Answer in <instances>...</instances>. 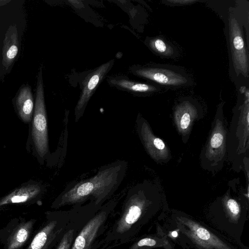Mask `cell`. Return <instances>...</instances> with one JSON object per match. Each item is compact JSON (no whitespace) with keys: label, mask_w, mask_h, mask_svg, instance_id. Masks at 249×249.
I'll return each instance as SVG.
<instances>
[{"label":"cell","mask_w":249,"mask_h":249,"mask_svg":"<svg viewBox=\"0 0 249 249\" xmlns=\"http://www.w3.org/2000/svg\"><path fill=\"white\" fill-rule=\"evenodd\" d=\"M180 231L196 245L205 249H231L218 237L197 222L189 218L177 217Z\"/></svg>","instance_id":"cell-7"},{"label":"cell","mask_w":249,"mask_h":249,"mask_svg":"<svg viewBox=\"0 0 249 249\" xmlns=\"http://www.w3.org/2000/svg\"><path fill=\"white\" fill-rule=\"evenodd\" d=\"M231 45L234 65L246 74L248 71V59L241 29L234 18L231 19Z\"/></svg>","instance_id":"cell-11"},{"label":"cell","mask_w":249,"mask_h":249,"mask_svg":"<svg viewBox=\"0 0 249 249\" xmlns=\"http://www.w3.org/2000/svg\"><path fill=\"white\" fill-rule=\"evenodd\" d=\"M127 166L126 161L117 160L102 166L90 178L69 183L53 201L51 208L80 205L89 200L100 208L120 186Z\"/></svg>","instance_id":"cell-1"},{"label":"cell","mask_w":249,"mask_h":249,"mask_svg":"<svg viewBox=\"0 0 249 249\" xmlns=\"http://www.w3.org/2000/svg\"><path fill=\"white\" fill-rule=\"evenodd\" d=\"M223 140V135L219 133H216L211 138V145L213 148H218L222 144Z\"/></svg>","instance_id":"cell-19"},{"label":"cell","mask_w":249,"mask_h":249,"mask_svg":"<svg viewBox=\"0 0 249 249\" xmlns=\"http://www.w3.org/2000/svg\"><path fill=\"white\" fill-rule=\"evenodd\" d=\"M47 220L26 249H51L65 232L66 224L55 213H47Z\"/></svg>","instance_id":"cell-8"},{"label":"cell","mask_w":249,"mask_h":249,"mask_svg":"<svg viewBox=\"0 0 249 249\" xmlns=\"http://www.w3.org/2000/svg\"><path fill=\"white\" fill-rule=\"evenodd\" d=\"M75 230L70 229L67 230L60 239L56 249H71L74 240Z\"/></svg>","instance_id":"cell-16"},{"label":"cell","mask_w":249,"mask_h":249,"mask_svg":"<svg viewBox=\"0 0 249 249\" xmlns=\"http://www.w3.org/2000/svg\"><path fill=\"white\" fill-rule=\"evenodd\" d=\"M130 71L134 75L167 89H178L192 82L184 71L178 67L161 64L135 65Z\"/></svg>","instance_id":"cell-3"},{"label":"cell","mask_w":249,"mask_h":249,"mask_svg":"<svg viewBox=\"0 0 249 249\" xmlns=\"http://www.w3.org/2000/svg\"><path fill=\"white\" fill-rule=\"evenodd\" d=\"M191 121L190 115L188 113H185L182 115L180 121V126L182 129L185 130L189 126Z\"/></svg>","instance_id":"cell-20"},{"label":"cell","mask_w":249,"mask_h":249,"mask_svg":"<svg viewBox=\"0 0 249 249\" xmlns=\"http://www.w3.org/2000/svg\"><path fill=\"white\" fill-rule=\"evenodd\" d=\"M107 83L110 86L118 90L127 92L138 96H145L160 90L158 85L142 83L129 79L124 75L109 77Z\"/></svg>","instance_id":"cell-10"},{"label":"cell","mask_w":249,"mask_h":249,"mask_svg":"<svg viewBox=\"0 0 249 249\" xmlns=\"http://www.w3.org/2000/svg\"><path fill=\"white\" fill-rule=\"evenodd\" d=\"M226 204L230 216L236 221L240 213V209L238 203L234 199L230 198L227 200Z\"/></svg>","instance_id":"cell-18"},{"label":"cell","mask_w":249,"mask_h":249,"mask_svg":"<svg viewBox=\"0 0 249 249\" xmlns=\"http://www.w3.org/2000/svg\"><path fill=\"white\" fill-rule=\"evenodd\" d=\"M116 204L115 200H110L105 204L100 212L88 221L77 235L71 249H90L99 230Z\"/></svg>","instance_id":"cell-9"},{"label":"cell","mask_w":249,"mask_h":249,"mask_svg":"<svg viewBox=\"0 0 249 249\" xmlns=\"http://www.w3.org/2000/svg\"><path fill=\"white\" fill-rule=\"evenodd\" d=\"M153 142L155 147L159 150H162L165 147V144L163 142L160 138H155Z\"/></svg>","instance_id":"cell-21"},{"label":"cell","mask_w":249,"mask_h":249,"mask_svg":"<svg viewBox=\"0 0 249 249\" xmlns=\"http://www.w3.org/2000/svg\"><path fill=\"white\" fill-rule=\"evenodd\" d=\"M169 2L172 4H189L191 2H195L194 0H168L167 2Z\"/></svg>","instance_id":"cell-22"},{"label":"cell","mask_w":249,"mask_h":249,"mask_svg":"<svg viewBox=\"0 0 249 249\" xmlns=\"http://www.w3.org/2000/svg\"><path fill=\"white\" fill-rule=\"evenodd\" d=\"M36 222L35 218L17 217L0 229V244L3 249H22L30 239Z\"/></svg>","instance_id":"cell-5"},{"label":"cell","mask_w":249,"mask_h":249,"mask_svg":"<svg viewBox=\"0 0 249 249\" xmlns=\"http://www.w3.org/2000/svg\"><path fill=\"white\" fill-rule=\"evenodd\" d=\"M18 32L16 24L11 25L5 34L2 50V64L7 70L15 60L18 52Z\"/></svg>","instance_id":"cell-13"},{"label":"cell","mask_w":249,"mask_h":249,"mask_svg":"<svg viewBox=\"0 0 249 249\" xmlns=\"http://www.w3.org/2000/svg\"><path fill=\"white\" fill-rule=\"evenodd\" d=\"M145 44L154 53L166 58H174L176 50L164 39L160 37H150L145 41Z\"/></svg>","instance_id":"cell-15"},{"label":"cell","mask_w":249,"mask_h":249,"mask_svg":"<svg viewBox=\"0 0 249 249\" xmlns=\"http://www.w3.org/2000/svg\"><path fill=\"white\" fill-rule=\"evenodd\" d=\"M114 64L110 60L86 74L81 81V92L74 108V121L77 123L84 115L90 98Z\"/></svg>","instance_id":"cell-6"},{"label":"cell","mask_w":249,"mask_h":249,"mask_svg":"<svg viewBox=\"0 0 249 249\" xmlns=\"http://www.w3.org/2000/svg\"><path fill=\"white\" fill-rule=\"evenodd\" d=\"M32 119V136L33 142L38 156L43 161L49 155V149L42 67L39 68L37 77Z\"/></svg>","instance_id":"cell-4"},{"label":"cell","mask_w":249,"mask_h":249,"mask_svg":"<svg viewBox=\"0 0 249 249\" xmlns=\"http://www.w3.org/2000/svg\"></svg>","instance_id":"cell-23"},{"label":"cell","mask_w":249,"mask_h":249,"mask_svg":"<svg viewBox=\"0 0 249 249\" xmlns=\"http://www.w3.org/2000/svg\"><path fill=\"white\" fill-rule=\"evenodd\" d=\"M19 116L24 123L31 122L33 116L35 102L31 87L22 86L18 94L16 101Z\"/></svg>","instance_id":"cell-14"},{"label":"cell","mask_w":249,"mask_h":249,"mask_svg":"<svg viewBox=\"0 0 249 249\" xmlns=\"http://www.w3.org/2000/svg\"><path fill=\"white\" fill-rule=\"evenodd\" d=\"M149 185L146 182L130 188L122 208V213L113 229L114 239L125 238L139 220L149 204L147 194Z\"/></svg>","instance_id":"cell-2"},{"label":"cell","mask_w":249,"mask_h":249,"mask_svg":"<svg viewBox=\"0 0 249 249\" xmlns=\"http://www.w3.org/2000/svg\"><path fill=\"white\" fill-rule=\"evenodd\" d=\"M42 191L41 186L38 184L22 186L0 198V208L9 204L29 202L38 197Z\"/></svg>","instance_id":"cell-12"},{"label":"cell","mask_w":249,"mask_h":249,"mask_svg":"<svg viewBox=\"0 0 249 249\" xmlns=\"http://www.w3.org/2000/svg\"><path fill=\"white\" fill-rule=\"evenodd\" d=\"M159 242L155 239L145 237L134 243L129 248V249H147V248L160 246Z\"/></svg>","instance_id":"cell-17"}]
</instances>
